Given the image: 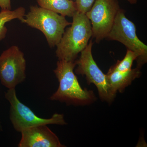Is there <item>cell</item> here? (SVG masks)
Masks as SVG:
<instances>
[{
  "label": "cell",
  "mask_w": 147,
  "mask_h": 147,
  "mask_svg": "<svg viewBox=\"0 0 147 147\" xmlns=\"http://www.w3.org/2000/svg\"><path fill=\"white\" fill-rule=\"evenodd\" d=\"M76 66L75 61L58 60L54 72L59 82V86L50 96V100L74 106L90 105L96 100L92 90L82 88L80 86L74 72Z\"/></svg>",
  "instance_id": "cell-1"
},
{
  "label": "cell",
  "mask_w": 147,
  "mask_h": 147,
  "mask_svg": "<svg viewBox=\"0 0 147 147\" xmlns=\"http://www.w3.org/2000/svg\"><path fill=\"white\" fill-rule=\"evenodd\" d=\"M70 26L65 30L56 46V56L60 60L74 61L92 35L91 24L86 13L76 11Z\"/></svg>",
  "instance_id": "cell-2"
},
{
  "label": "cell",
  "mask_w": 147,
  "mask_h": 147,
  "mask_svg": "<svg viewBox=\"0 0 147 147\" xmlns=\"http://www.w3.org/2000/svg\"><path fill=\"white\" fill-rule=\"evenodd\" d=\"M21 22L42 32L51 48L57 46L65 28L71 24L65 16L36 5L30 7Z\"/></svg>",
  "instance_id": "cell-3"
},
{
  "label": "cell",
  "mask_w": 147,
  "mask_h": 147,
  "mask_svg": "<svg viewBox=\"0 0 147 147\" xmlns=\"http://www.w3.org/2000/svg\"><path fill=\"white\" fill-rule=\"evenodd\" d=\"M5 98L10 104L9 119L14 129L21 132L31 127L41 125H67L63 114L55 113L50 119H43L36 115L31 109L19 100L15 88L8 89L5 93Z\"/></svg>",
  "instance_id": "cell-4"
},
{
  "label": "cell",
  "mask_w": 147,
  "mask_h": 147,
  "mask_svg": "<svg viewBox=\"0 0 147 147\" xmlns=\"http://www.w3.org/2000/svg\"><path fill=\"white\" fill-rule=\"evenodd\" d=\"M108 40L121 42L127 50L137 53V67L141 68L147 61V46L138 38L136 27L129 20L122 9L117 13L111 30L106 38Z\"/></svg>",
  "instance_id": "cell-5"
},
{
  "label": "cell",
  "mask_w": 147,
  "mask_h": 147,
  "mask_svg": "<svg viewBox=\"0 0 147 147\" xmlns=\"http://www.w3.org/2000/svg\"><path fill=\"white\" fill-rule=\"evenodd\" d=\"M92 41L90 40L87 47L81 53V56L75 60L77 68L76 74L86 76L88 84H94L97 88L100 99L110 104L114 101L116 96L113 93L108 83L107 75L95 62L92 55Z\"/></svg>",
  "instance_id": "cell-6"
},
{
  "label": "cell",
  "mask_w": 147,
  "mask_h": 147,
  "mask_svg": "<svg viewBox=\"0 0 147 147\" xmlns=\"http://www.w3.org/2000/svg\"><path fill=\"white\" fill-rule=\"evenodd\" d=\"M120 9L118 0H95L86 13L91 24L92 36L97 43L108 36Z\"/></svg>",
  "instance_id": "cell-7"
},
{
  "label": "cell",
  "mask_w": 147,
  "mask_h": 147,
  "mask_svg": "<svg viewBox=\"0 0 147 147\" xmlns=\"http://www.w3.org/2000/svg\"><path fill=\"white\" fill-rule=\"evenodd\" d=\"M26 62L24 53L16 45L5 50L0 56V81L8 89L15 88L26 78Z\"/></svg>",
  "instance_id": "cell-8"
},
{
  "label": "cell",
  "mask_w": 147,
  "mask_h": 147,
  "mask_svg": "<svg viewBox=\"0 0 147 147\" xmlns=\"http://www.w3.org/2000/svg\"><path fill=\"white\" fill-rule=\"evenodd\" d=\"M19 147H64L59 138L48 127L41 125L31 127L21 131Z\"/></svg>",
  "instance_id": "cell-9"
},
{
  "label": "cell",
  "mask_w": 147,
  "mask_h": 147,
  "mask_svg": "<svg viewBox=\"0 0 147 147\" xmlns=\"http://www.w3.org/2000/svg\"><path fill=\"white\" fill-rule=\"evenodd\" d=\"M140 69L137 67L128 71H119L110 68L106 75L113 93L116 96L118 92L122 93L134 80L139 78L142 74Z\"/></svg>",
  "instance_id": "cell-10"
},
{
  "label": "cell",
  "mask_w": 147,
  "mask_h": 147,
  "mask_svg": "<svg viewBox=\"0 0 147 147\" xmlns=\"http://www.w3.org/2000/svg\"><path fill=\"white\" fill-rule=\"evenodd\" d=\"M39 7L64 16L72 17L77 11L75 1L71 0H36Z\"/></svg>",
  "instance_id": "cell-11"
},
{
  "label": "cell",
  "mask_w": 147,
  "mask_h": 147,
  "mask_svg": "<svg viewBox=\"0 0 147 147\" xmlns=\"http://www.w3.org/2000/svg\"><path fill=\"white\" fill-rule=\"evenodd\" d=\"M26 15V9L22 7L13 10H1L0 12V41L5 38L7 32L5 24L14 20L18 19L22 21Z\"/></svg>",
  "instance_id": "cell-12"
},
{
  "label": "cell",
  "mask_w": 147,
  "mask_h": 147,
  "mask_svg": "<svg viewBox=\"0 0 147 147\" xmlns=\"http://www.w3.org/2000/svg\"><path fill=\"white\" fill-rule=\"evenodd\" d=\"M138 55L131 50H127L126 55L122 60L118 61L117 63L110 67V69L119 71H126L130 70L134 61L137 60Z\"/></svg>",
  "instance_id": "cell-13"
},
{
  "label": "cell",
  "mask_w": 147,
  "mask_h": 147,
  "mask_svg": "<svg viewBox=\"0 0 147 147\" xmlns=\"http://www.w3.org/2000/svg\"><path fill=\"white\" fill-rule=\"evenodd\" d=\"M95 0H75L77 11L86 13L91 8Z\"/></svg>",
  "instance_id": "cell-14"
},
{
  "label": "cell",
  "mask_w": 147,
  "mask_h": 147,
  "mask_svg": "<svg viewBox=\"0 0 147 147\" xmlns=\"http://www.w3.org/2000/svg\"><path fill=\"white\" fill-rule=\"evenodd\" d=\"M0 7L1 10H11V0H0Z\"/></svg>",
  "instance_id": "cell-15"
},
{
  "label": "cell",
  "mask_w": 147,
  "mask_h": 147,
  "mask_svg": "<svg viewBox=\"0 0 147 147\" xmlns=\"http://www.w3.org/2000/svg\"><path fill=\"white\" fill-rule=\"evenodd\" d=\"M131 4H135L137 3V0H126Z\"/></svg>",
  "instance_id": "cell-16"
},
{
  "label": "cell",
  "mask_w": 147,
  "mask_h": 147,
  "mask_svg": "<svg viewBox=\"0 0 147 147\" xmlns=\"http://www.w3.org/2000/svg\"><path fill=\"white\" fill-rule=\"evenodd\" d=\"M0 130L1 131L2 130V127L1 125V122H0Z\"/></svg>",
  "instance_id": "cell-17"
},
{
  "label": "cell",
  "mask_w": 147,
  "mask_h": 147,
  "mask_svg": "<svg viewBox=\"0 0 147 147\" xmlns=\"http://www.w3.org/2000/svg\"><path fill=\"white\" fill-rule=\"evenodd\" d=\"M71 1H75V0H71Z\"/></svg>",
  "instance_id": "cell-18"
}]
</instances>
